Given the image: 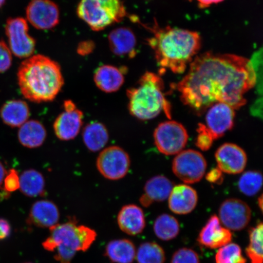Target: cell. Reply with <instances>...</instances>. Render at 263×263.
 Listing matches in <instances>:
<instances>
[{"label": "cell", "mask_w": 263, "mask_h": 263, "mask_svg": "<svg viewBox=\"0 0 263 263\" xmlns=\"http://www.w3.org/2000/svg\"><path fill=\"white\" fill-rule=\"evenodd\" d=\"M5 30L12 53L21 59L32 57L35 51L36 42L29 34L28 24L25 19L22 17L8 19Z\"/></svg>", "instance_id": "cell-10"}, {"label": "cell", "mask_w": 263, "mask_h": 263, "mask_svg": "<svg viewBox=\"0 0 263 263\" xmlns=\"http://www.w3.org/2000/svg\"><path fill=\"white\" fill-rule=\"evenodd\" d=\"M17 77L23 96L36 103L53 101L64 84L60 65L41 54L25 59L20 66Z\"/></svg>", "instance_id": "cell-3"}, {"label": "cell", "mask_w": 263, "mask_h": 263, "mask_svg": "<svg viewBox=\"0 0 263 263\" xmlns=\"http://www.w3.org/2000/svg\"><path fill=\"white\" fill-rule=\"evenodd\" d=\"M97 236L94 230L70 221L52 227L42 246L46 251L54 253L59 263H71L78 252H85L90 248Z\"/></svg>", "instance_id": "cell-4"}, {"label": "cell", "mask_w": 263, "mask_h": 263, "mask_svg": "<svg viewBox=\"0 0 263 263\" xmlns=\"http://www.w3.org/2000/svg\"><path fill=\"white\" fill-rule=\"evenodd\" d=\"M154 139L160 153L166 156L177 155L186 145L189 134L182 124L176 121H166L158 125Z\"/></svg>", "instance_id": "cell-7"}, {"label": "cell", "mask_w": 263, "mask_h": 263, "mask_svg": "<svg viewBox=\"0 0 263 263\" xmlns=\"http://www.w3.org/2000/svg\"><path fill=\"white\" fill-rule=\"evenodd\" d=\"M24 263H33V262H24Z\"/></svg>", "instance_id": "cell-46"}, {"label": "cell", "mask_w": 263, "mask_h": 263, "mask_svg": "<svg viewBox=\"0 0 263 263\" xmlns=\"http://www.w3.org/2000/svg\"><path fill=\"white\" fill-rule=\"evenodd\" d=\"M60 213L57 205L48 200L35 202L29 212L27 222L39 228L49 229L57 225Z\"/></svg>", "instance_id": "cell-17"}, {"label": "cell", "mask_w": 263, "mask_h": 263, "mask_svg": "<svg viewBox=\"0 0 263 263\" xmlns=\"http://www.w3.org/2000/svg\"><path fill=\"white\" fill-rule=\"evenodd\" d=\"M163 90L162 79L152 72H146L137 87L127 90L130 114L144 121L155 118L162 111L170 116V105L164 97Z\"/></svg>", "instance_id": "cell-5"}, {"label": "cell", "mask_w": 263, "mask_h": 263, "mask_svg": "<svg viewBox=\"0 0 263 263\" xmlns=\"http://www.w3.org/2000/svg\"><path fill=\"white\" fill-rule=\"evenodd\" d=\"M138 263H164L165 261V253L156 242L142 243L136 252Z\"/></svg>", "instance_id": "cell-29"}, {"label": "cell", "mask_w": 263, "mask_h": 263, "mask_svg": "<svg viewBox=\"0 0 263 263\" xmlns=\"http://www.w3.org/2000/svg\"><path fill=\"white\" fill-rule=\"evenodd\" d=\"M262 230L261 222L249 230V245L246 252L251 263H262Z\"/></svg>", "instance_id": "cell-30"}, {"label": "cell", "mask_w": 263, "mask_h": 263, "mask_svg": "<svg viewBox=\"0 0 263 263\" xmlns=\"http://www.w3.org/2000/svg\"><path fill=\"white\" fill-rule=\"evenodd\" d=\"M232 240L231 232L223 228L216 215L210 217L197 238L200 245L211 249L221 248L230 244Z\"/></svg>", "instance_id": "cell-16"}, {"label": "cell", "mask_w": 263, "mask_h": 263, "mask_svg": "<svg viewBox=\"0 0 263 263\" xmlns=\"http://www.w3.org/2000/svg\"><path fill=\"white\" fill-rule=\"evenodd\" d=\"M196 145L203 151H208L212 146L214 138L205 124L200 123L197 129Z\"/></svg>", "instance_id": "cell-34"}, {"label": "cell", "mask_w": 263, "mask_h": 263, "mask_svg": "<svg viewBox=\"0 0 263 263\" xmlns=\"http://www.w3.org/2000/svg\"><path fill=\"white\" fill-rule=\"evenodd\" d=\"M95 48V43L92 41H82L78 44V53L82 57H85L91 53Z\"/></svg>", "instance_id": "cell-38"}, {"label": "cell", "mask_w": 263, "mask_h": 263, "mask_svg": "<svg viewBox=\"0 0 263 263\" xmlns=\"http://www.w3.org/2000/svg\"><path fill=\"white\" fill-rule=\"evenodd\" d=\"M4 188L6 192L12 193L20 189V176L14 169L9 171L5 176Z\"/></svg>", "instance_id": "cell-37"}, {"label": "cell", "mask_w": 263, "mask_h": 263, "mask_svg": "<svg viewBox=\"0 0 263 263\" xmlns=\"http://www.w3.org/2000/svg\"><path fill=\"white\" fill-rule=\"evenodd\" d=\"M105 255L113 263H133L136 256V246L129 239L112 240L107 245Z\"/></svg>", "instance_id": "cell-25"}, {"label": "cell", "mask_w": 263, "mask_h": 263, "mask_svg": "<svg viewBox=\"0 0 263 263\" xmlns=\"http://www.w3.org/2000/svg\"><path fill=\"white\" fill-rule=\"evenodd\" d=\"M262 177L257 171H249L242 174L238 181V188L247 196H254L261 189Z\"/></svg>", "instance_id": "cell-31"}, {"label": "cell", "mask_w": 263, "mask_h": 263, "mask_svg": "<svg viewBox=\"0 0 263 263\" xmlns=\"http://www.w3.org/2000/svg\"><path fill=\"white\" fill-rule=\"evenodd\" d=\"M6 0H0V8H2L5 3Z\"/></svg>", "instance_id": "cell-45"}, {"label": "cell", "mask_w": 263, "mask_h": 263, "mask_svg": "<svg viewBox=\"0 0 263 263\" xmlns=\"http://www.w3.org/2000/svg\"><path fill=\"white\" fill-rule=\"evenodd\" d=\"M64 108L63 112L59 115L54 121V133L59 140H73L81 129L84 114L70 100L64 102Z\"/></svg>", "instance_id": "cell-13"}, {"label": "cell", "mask_w": 263, "mask_h": 263, "mask_svg": "<svg viewBox=\"0 0 263 263\" xmlns=\"http://www.w3.org/2000/svg\"><path fill=\"white\" fill-rule=\"evenodd\" d=\"M216 263H246L241 249L235 243H230L219 248L215 256Z\"/></svg>", "instance_id": "cell-32"}, {"label": "cell", "mask_w": 263, "mask_h": 263, "mask_svg": "<svg viewBox=\"0 0 263 263\" xmlns=\"http://www.w3.org/2000/svg\"><path fill=\"white\" fill-rule=\"evenodd\" d=\"M12 52L4 42L0 41V73L7 71L12 65Z\"/></svg>", "instance_id": "cell-36"}, {"label": "cell", "mask_w": 263, "mask_h": 263, "mask_svg": "<svg viewBox=\"0 0 263 263\" xmlns=\"http://www.w3.org/2000/svg\"><path fill=\"white\" fill-rule=\"evenodd\" d=\"M45 182L42 174L35 170H26L20 176V189L25 195L34 197L43 195Z\"/></svg>", "instance_id": "cell-27"}, {"label": "cell", "mask_w": 263, "mask_h": 263, "mask_svg": "<svg viewBox=\"0 0 263 263\" xmlns=\"http://www.w3.org/2000/svg\"><path fill=\"white\" fill-rule=\"evenodd\" d=\"M7 173L4 165H3V164L1 162V161H0V187L3 185V181H4Z\"/></svg>", "instance_id": "cell-43"}, {"label": "cell", "mask_w": 263, "mask_h": 263, "mask_svg": "<svg viewBox=\"0 0 263 263\" xmlns=\"http://www.w3.org/2000/svg\"><path fill=\"white\" fill-rule=\"evenodd\" d=\"M262 201H263L262 195H261L260 196V197H259V199H258V205L259 206V208H260L261 211H262V205H263Z\"/></svg>", "instance_id": "cell-44"}, {"label": "cell", "mask_w": 263, "mask_h": 263, "mask_svg": "<svg viewBox=\"0 0 263 263\" xmlns=\"http://www.w3.org/2000/svg\"><path fill=\"white\" fill-rule=\"evenodd\" d=\"M123 69L110 65L99 67L94 74V82L105 93H114L122 87L124 82Z\"/></svg>", "instance_id": "cell-22"}, {"label": "cell", "mask_w": 263, "mask_h": 263, "mask_svg": "<svg viewBox=\"0 0 263 263\" xmlns=\"http://www.w3.org/2000/svg\"><path fill=\"white\" fill-rule=\"evenodd\" d=\"M251 61L253 69H254L255 77L256 84L255 87L256 91L259 95H262V49H259L254 52L252 57L250 60Z\"/></svg>", "instance_id": "cell-33"}, {"label": "cell", "mask_w": 263, "mask_h": 263, "mask_svg": "<svg viewBox=\"0 0 263 263\" xmlns=\"http://www.w3.org/2000/svg\"><path fill=\"white\" fill-rule=\"evenodd\" d=\"M154 231L160 239L170 241L179 235V223L174 216L168 214H162L158 216L154 222Z\"/></svg>", "instance_id": "cell-28"}, {"label": "cell", "mask_w": 263, "mask_h": 263, "mask_svg": "<svg viewBox=\"0 0 263 263\" xmlns=\"http://www.w3.org/2000/svg\"><path fill=\"white\" fill-rule=\"evenodd\" d=\"M117 222L120 229L130 236L140 234L146 227L143 210L134 204L125 205L121 209L118 215Z\"/></svg>", "instance_id": "cell-20"}, {"label": "cell", "mask_w": 263, "mask_h": 263, "mask_svg": "<svg viewBox=\"0 0 263 263\" xmlns=\"http://www.w3.org/2000/svg\"><path fill=\"white\" fill-rule=\"evenodd\" d=\"M207 164L204 157L198 151L186 149L177 154L173 162V172L185 183L199 182L205 176Z\"/></svg>", "instance_id": "cell-8"}, {"label": "cell", "mask_w": 263, "mask_h": 263, "mask_svg": "<svg viewBox=\"0 0 263 263\" xmlns=\"http://www.w3.org/2000/svg\"><path fill=\"white\" fill-rule=\"evenodd\" d=\"M3 123L11 127H20L28 121L30 110L24 101L14 100L6 102L0 109Z\"/></svg>", "instance_id": "cell-23"}, {"label": "cell", "mask_w": 263, "mask_h": 263, "mask_svg": "<svg viewBox=\"0 0 263 263\" xmlns=\"http://www.w3.org/2000/svg\"><path fill=\"white\" fill-rule=\"evenodd\" d=\"M215 158L218 168L230 174L242 173L248 162L245 151L233 143L223 144L217 149Z\"/></svg>", "instance_id": "cell-15"}, {"label": "cell", "mask_w": 263, "mask_h": 263, "mask_svg": "<svg viewBox=\"0 0 263 263\" xmlns=\"http://www.w3.org/2000/svg\"><path fill=\"white\" fill-rule=\"evenodd\" d=\"M108 41L114 54L130 58L136 55L137 39L130 29L120 27L114 29L108 35Z\"/></svg>", "instance_id": "cell-21"}, {"label": "cell", "mask_w": 263, "mask_h": 263, "mask_svg": "<svg viewBox=\"0 0 263 263\" xmlns=\"http://www.w3.org/2000/svg\"><path fill=\"white\" fill-rule=\"evenodd\" d=\"M173 183L163 176H156L147 181L144 193L140 202L144 207L149 206L155 202H163L168 199L173 189Z\"/></svg>", "instance_id": "cell-19"}, {"label": "cell", "mask_w": 263, "mask_h": 263, "mask_svg": "<svg viewBox=\"0 0 263 263\" xmlns=\"http://www.w3.org/2000/svg\"><path fill=\"white\" fill-rule=\"evenodd\" d=\"M47 138V130L40 121L29 120L20 127L18 139L22 145L28 148L40 147Z\"/></svg>", "instance_id": "cell-24"}, {"label": "cell", "mask_w": 263, "mask_h": 263, "mask_svg": "<svg viewBox=\"0 0 263 263\" xmlns=\"http://www.w3.org/2000/svg\"><path fill=\"white\" fill-rule=\"evenodd\" d=\"M251 208L241 199H227L219 207L220 222L229 230L239 231L245 229L251 221Z\"/></svg>", "instance_id": "cell-11"}, {"label": "cell", "mask_w": 263, "mask_h": 263, "mask_svg": "<svg viewBox=\"0 0 263 263\" xmlns=\"http://www.w3.org/2000/svg\"><path fill=\"white\" fill-rule=\"evenodd\" d=\"M144 27L153 33L147 44L163 70L183 73L201 47V38L197 32L170 26L160 28L156 21L151 27Z\"/></svg>", "instance_id": "cell-2"}, {"label": "cell", "mask_w": 263, "mask_h": 263, "mask_svg": "<svg viewBox=\"0 0 263 263\" xmlns=\"http://www.w3.org/2000/svg\"><path fill=\"white\" fill-rule=\"evenodd\" d=\"M235 118V110L232 107L225 103H216L207 110L205 126L214 139H218L234 126Z\"/></svg>", "instance_id": "cell-14"}, {"label": "cell", "mask_w": 263, "mask_h": 263, "mask_svg": "<svg viewBox=\"0 0 263 263\" xmlns=\"http://www.w3.org/2000/svg\"><path fill=\"white\" fill-rule=\"evenodd\" d=\"M255 84L249 59L208 52L193 59L188 73L176 87L182 103L200 115L216 103L239 109L246 104L245 95Z\"/></svg>", "instance_id": "cell-1"}, {"label": "cell", "mask_w": 263, "mask_h": 263, "mask_svg": "<svg viewBox=\"0 0 263 263\" xmlns=\"http://www.w3.org/2000/svg\"><path fill=\"white\" fill-rule=\"evenodd\" d=\"M82 139L87 149L98 152L106 145L109 135L106 126L100 122H92L87 125L82 133Z\"/></svg>", "instance_id": "cell-26"}, {"label": "cell", "mask_w": 263, "mask_h": 263, "mask_svg": "<svg viewBox=\"0 0 263 263\" xmlns=\"http://www.w3.org/2000/svg\"><path fill=\"white\" fill-rule=\"evenodd\" d=\"M169 208L177 215H187L196 208L198 196L196 191L186 184L173 187L168 197Z\"/></svg>", "instance_id": "cell-18"}, {"label": "cell", "mask_w": 263, "mask_h": 263, "mask_svg": "<svg viewBox=\"0 0 263 263\" xmlns=\"http://www.w3.org/2000/svg\"><path fill=\"white\" fill-rule=\"evenodd\" d=\"M262 99L259 98L256 100L251 107V112L256 117H262Z\"/></svg>", "instance_id": "cell-41"}, {"label": "cell", "mask_w": 263, "mask_h": 263, "mask_svg": "<svg viewBox=\"0 0 263 263\" xmlns=\"http://www.w3.org/2000/svg\"><path fill=\"white\" fill-rule=\"evenodd\" d=\"M77 14L92 30H104L127 15L122 0H81Z\"/></svg>", "instance_id": "cell-6"}, {"label": "cell", "mask_w": 263, "mask_h": 263, "mask_svg": "<svg viewBox=\"0 0 263 263\" xmlns=\"http://www.w3.org/2000/svg\"><path fill=\"white\" fill-rule=\"evenodd\" d=\"M206 179L211 183L221 184L223 180L222 172L218 167L213 168L206 174Z\"/></svg>", "instance_id": "cell-39"}, {"label": "cell", "mask_w": 263, "mask_h": 263, "mask_svg": "<svg viewBox=\"0 0 263 263\" xmlns=\"http://www.w3.org/2000/svg\"><path fill=\"white\" fill-rule=\"evenodd\" d=\"M97 168L108 180H117L127 175L130 166L129 154L123 148L111 146L101 151L97 161Z\"/></svg>", "instance_id": "cell-9"}, {"label": "cell", "mask_w": 263, "mask_h": 263, "mask_svg": "<svg viewBox=\"0 0 263 263\" xmlns=\"http://www.w3.org/2000/svg\"><path fill=\"white\" fill-rule=\"evenodd\" d=\"M223 1H224V0H197V2L199 3L200 7L201 8H205L213 4H217V3Z\"/></svg>", "instance_id": "cell-42"}, {"label": "cell", "mask_w": 263, "mask_h": 263, "mask_svg": "<svg viewBox=\"0 0 263 263\" xmlns=\"http://www.w3.org/2000/svg\"><path fill=\"white\" fill-rule=\"evenodd\" d=\"M171 263H200L198 254L193 249L182 248L174 253Z\"/></svg>", "instance_id": "cell-35"}, {"label": "cell", "mask_w": 263, "mask_h": 263, "mask_svg": "<svg viewBox=\"0 0 263 263\" xmlns=\"http://www.w3.org/2000/svg\"><path fill=\"white\" fill-rule=\"evenodd\" d=\"M11 225L5 219H0V240L5 239L8 238L11 233Z\"/></svg>", "instance_id": "cell-40"}, {"label": "cell", "mask_w": 263, "mask_h": 263, "mask_svg": "<svg viewBox=\"0 0 263 263\" xmlns=\"http://www.w3.org/2000/svg\"><path fill=\"white\" fill-rule=\"evenodd\" d=\"M26 17L36 29L49 30L59 24L60 12L51 0H31L26 8Z\"/></svg>", "instance_id": "cell-12"}]
</instances>
